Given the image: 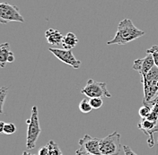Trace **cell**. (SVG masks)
I'll return each instance as SVG.
<instances>
[{
	"label": "cell",
	"instance_id": "obj_23",
	"mask_svg": "<svg viewBox=\"0 0 158 155\" xmlns=\"http://www.w3.org/2000/svg\"><path fill=\"white\" fill-rule=\"evenodd\" d=\"M76 155H92L90 153H88L84 147H82V146H80V148H79L78 150H77V152H76Z\"/></svg>",
	"mask_w": 158,
	"mask_h": 155
},
{
	"label": "cell",
	"instance_id": "obj_25",
	"mask_svg": "<svg viewBox=\"0 0 158 155\" xmlns=\"http://www.w3.org/2000/svg\"><path fill=\"white\" fill-rule=\"evenodd\" d=\"M15 60V58L14 54L12 53V54L9 56V58H8V63H13Z\"/></svg>",
	"mask_w": 158,
	"mask_h": 155
},
{
	"label": "cell",
	"instance_id": "obj_18",
	"mask_svg": "<svg viewBox=\"0 0 158 155\" xmlns=\"http://www.w3.org/2000/svg\"><path fill=\"white\" fill-rule=\"evenodd\" d=\"M147 54L152 55L154 61H155V64L158 67V45H154L150 49H148L147 50Z\"/></svg>",
	"mask_w": 158,
	"mask_h": 155
},
{
	"label": "cell",
	"instance_id": "obj_4",
	"mask_svg": "<svg viewBox=\"0 0 158 155\" xmlns=\"http://www.w3.org/2000/svg\"><path fill=\"white\" fill-rule=\"evenodd\" d=\"M100 151L102 155H119L121 145L120 134H118V131H115L108 136L101 139Z\"/></svg>",
	"mask_w": 158,
	"mask_h": 155
},
{
	"label": "cell",
	"instance_id": "obj_19",
	"mask_svg": "<svg viewBox=\"0 0 158 155\" xmlns=\"http://www.w3.org/2000/svg\"><path fill=\"white\" fill-rule=\"evenodd\" d=\"M16 132V126L13 123H6L4 127V132L3 134L6 135H13Z\"/></svg>",
	"mask_w": 158,
	"mask_h": 155
},
{
	"label": "cell",
	"instance_id": "obj_26",
	"mask_svg": "<svg viewBox=\"0 0 158 155\" xmlns=\"http://www.w3.org/2000/svg\"><path fill=\"white\" fill-rule=\"evenodd\" d=\"M153 103H158V95L156 96V98L153 100V101H151V102H149L148 104H146V105H151V104H153Z\"/></svg>",
	"mask_w": 158,
	"mask_h": 155
},
{
	"label": "cell",
	"instance_id": "obj_27",
	"mask_svg": "<svg viewBox=\"0 0 158 155\" xmlns=\"http://www.w3.org/2000/svg\"><path fill=\"white\" fill-rule=\"evenodd\" d=\"M23 155H36V154H31V153H27V152H23Z\"/></svg>",
	"mask_w": 158,
	"mask_h": 155
},
{
	"label": "cell",
	"instance_id": "obj_11",
	"mask_svg": "<svg viewBox=\"0 0 158 155\" xmlns=\"http://www.w3.org/2000/svg\"><path fill=\"white\" fill-rule=\"evenodd\" d=\"M45 38L47 39L48 43H49L50 45L59 46V44H62L64 36L58 30L49 29L45 32Z\"/></svg>",
	"mask_w": 158,
	"mask_h": 155
},
{
	"label": "cell",
	"instance_id": "obj_29",
	"mask_svg": "<svg viewBox=\"0 0 158 155\" xmlns=\"http://www.w3.org/2000/svg\"><path fill=\"white\" fill-rule=\"evenodd\" d=\"M157 144H158V141H157Z\"/></svg>",
	"mask_w": 158,
	"mask_h": 155
},
{
	"label": "cell",
	"instance_id": "obj_20",
	"mask_svg": "<svg viewBox=\"0 0 158 155\" xmlns=\"http://www.w3.org/2000/svg\"><path fill=\"white\" fill-rule=\"evenodd\" d=\"M90 103L93 107V108L98 109L102 106L103 101H102V98H90Z\"/></svg>",
	"mask_w": 158,
	"mask_h": 155
},
{
	"label": "cell",
	"instance_id": "obj_5",
	"mask_svg": "<svg viewBox=\"0 0 158 155\" xmlns=\"http://www.w3.org/2000/svg\"><path fill=\"white\" fill-rule=\"evenodd\" d=\"M81 93L87 98L111 97V94L108 92L105 83L97 82L93 79H89L86 85L81 90Z\"/></svg>",
	"mask_w": 158,
	"mask_h": 155
},
{
	"label": "cell",
	"instance_id": "obj_9",
	"mask_svg": "<svg viewBox=\"0 0 158 155\" xmlns=\"http://www.w3.org/2000/svg\"><path fill=\"white\" fill-rule=\"evenodd\" d=\"M138 128L148 136V146L149 148H153L155 145L154 134L158 132V122L151 121L148 118H142L138 124Z\"/></svg>",
	"mask_w": 158,
	"mask_h": 155
},
{
	"label": "cell",
	"instance_id": "obj_17",
	"mask_svg": "<svg viewBox=\"0 0 158 155\" xmlns=\"http://www.w3.org/2000/svg\"><path fill=\"white\" fill-rule=\"evenodd\" d=\"M151 111H152L151 107L149 106V105L143 104V106L139 108V110H138V114H139V116H141V118H146V117H148L150 115Z\"/></svg>",
	"mask_w": 158,
	"mask_h": 155
},
{
	"label": "cell",
	"instance_id": "obj_6",
	"mask_svg": "<svg viewBox=\"0 0 158 155\" xmlns=\"http://www.w3.org/2000/svg\"><path fill=\"white\" fill-rule=\"evenodd\" d=\"M10 22H23L24 18L20 14L19 8L16 6L10 5L8 3L0 4V22L2 24H6Z\"/></svg>",
	"mask_w": 158,
	"mask_h": 155
},
{
	"label": "cell",
	"instance_id": "obj_28",
	"mask_svg": "<svg viewBox=\"0 0 158 155\" xmlns=\"http://www.w3.org/2000/svg\"><path fill=\"white\" fill-rule=\"evenodd\" d=\"M60 155H63V153H61V154H60Z\"/></svg>",
	"mask_w": 158,
	"mask_h": 155
},
{
	"label": "cell",
	"instance_id": "obj_10",
	"mask_svg": "<svg viewBox=\"0 0 158 155\" xmlns=\"http://www.w3.org/2000/svg\"><path fill=\"white\" fill-rule=\"evenodd\" d=\"M100 141L101 139L97 137H92L89 135H85L79 140L78 144L92 155H102L100 151Z\"/></svg>",
	"mask_w": 158,
	"mask_h": 155
},
{
	"label": "cell",
	"instance_id": "obj_12",
	"mask_svg": "<svg viewBox=\"0 0 158 155\" xmlns=\"http://www.w3.org/2000/svg\"><path fill=\"white\" fill-rule=\"evenodd\" d=\"M78 43V39L73 32H69L67 33L66 36H64L63 40H62V47L64 49H72L75 48Z\"/></svg>",
	"mask_w": 158,
	"mask_h": 155
},
{
	"label": "cell",
	"instance_id": "obj_22",
	"mask_svg": "<svg viewBox=\"0 0 158 155\" xmlns=\"http://www.w3.org/2000/svg\"><path fill=\"white\" fill-rule=\"evenodd\" d=\"M123 151H124V153L125 155H138L135 152H133L131 149H130V147L128 145H124L123 147Z\"/></svg>",
	"mask_w": 158,
	"mask_h": 155
},
{
	"label": "cell",
	"instance_id": "obj_3",
	"mask_svg": "<svg viewBox=\"0 0 158 155\" xmlns=\"http://www.w3.org/2000/svg\"><path fill=\"white\" fill-rule=\"evenodd\" d=\"M28 125L27 129V138H26V147L28 149H33L35 147L36 142L41 133V129L39 122V111L36 105L32 107L31 114L29 119L26 121Z\"/></svg>",
	"mask_w": 158,
	"mask_h": 155
},
{
	"label": "cell",
	"instance_id": "obj_2",
	"mask_svg": "<svg viewBox=\"0 0 158 155\" xmlns=\"http://www.w3.org/2000/svg\"><path fill=\"white\" fill-rule=\"evenodd\" d=\"M143 84L144 99L143 104L153 101L158 95V67L155 66L141 82Z\"/></svg>",
	"mask_w": 158,
	"mask_h": 155
},
{
	"label": "cell",
	"instance_id": "obj_7",
	"mask_svg": "<svg viewBox=\"0 0 158 155\" xmlns=\"http://www.w3.org/2000/svg\"><path fill=\"white\" fill-rule=\"evenodd\" d=\"M49 50L63 63L69 65L75 69H78L81 66V61L75 58L72 49H60L55 48H49Z\"/></svg>",
	"mask_w": 158,
	"mask_h": 155
},
{
	"label": "cell",
	"instance_id": "obj_13",
	"mask_svg": "<svg viewBox=\"0 0 158 155\" xmlns=\"http://www.w3.org/2000/svg\"><path fill=\"white\" fill-rule=\"evenodd\" d=\"M12 53L13 52L10 50L9 43L6 42L0 46V65H1V67L4 68L6 67V64L8 63V58Z\"/></svg>",
	"mask_w": 158,
	"mask_h": 155
},
{
	"label": "cell",
	"instance_id": "obj_1",
	"mask_svg": "<svg viewBox=\"0 0 158 155\" xmlns=\"http://www.w3.org/2000/svg\"><path fill=\"white\" fill-rule=\"evenodd\" d=\"M145 35V31L138 29L130 19H123L118 23L114 38L109 40L107 45H125Z\"/></svg>",
	"mask_w": 158,
	"mask_h": 155
},
{
	"label": "cell",
	"instance_id": "obj_21",
	"mask_svg": "<svg viewBox=\"0 0 158 155\" xmlns=\"http://www.w3.org/2000/svg\"><path fill=\"white\" fill-rule=\"evenodd\" d=\"M38 155H49V151L48 146H42L40 147L38 152Z\"/></svg>",
	"mask_w": 158,
	"mask_h": 155
},
{
	"label": "cell",
	"instance_id": "obj_24",
	"mask_svg": "<svg viewBox=\"0 0 158 155\" xmlns=\"http://www.w3.org/2000/svg\"><path fill=\"white\" fill-rule=\"evenodd\" d=\"M5 125H6V123H5L4 121H0V133H2V134H3V132H4Z\"/></svg>",
	"mask_w": 158,
	"mask_h": 155
},
{
	"label": "cell",
	"instance_id": "obj_8",
	"mask_svg": "<svg viewBox=\"0 0 158 155\" xmlns=\"http://www.w3.org/2000/svg\"><path fill=\"white\" fill-rule=\"evenodd\" d=\"M156 66L152 55L148 54L144 58L136 59L133 64V69L138 72L141 76V82L146 78L147 75L151 71V69Z\"/></svg>",
	"mask_w": 158,
	"mask_h": 155
},
{
	"label": "cell",
	"instance_id": "obj_14",
	"mask_svg": "<svg viewBox=\"0 0 158 155\" xmlns=\"http://www.w3.org/2000/svg\"><path fill=\"white\" fill-rule=\"evenodd\" d=\"M79 109L82 113H89L92 111L93 109V107L90 103V99H87V98H85L81 100V102L79 103Z\"/></svg>",
	"mask_w": 158,
	"mask_h": 155
},
{
	"label": "cell",
	"instance_id": "obj_16",
	"mask_svg": "<svg viewBox=\"0 0 158 155\" xmlns=\"http://www.w3.org/2000/svg\"><path fill=\"white\" fill-rule=\"evenodd\" d=\"M9 87H2L0 89V113H3V108H4V104H5V100L7 95Z\"/></svg>",
	"mask_w": 158,
	"mask_h": 155
},
{
	"label": "cell",
	"instance_id": "obj_15",
	"mask_svg": "<svg viewBox=\"0 0 158 155\" xmlns=\"http://www.w3.org/2000/svg\"><path fill=\"white\" fill-rule=\"evenodd\" d=\"M47 146L49 148V155H60L62 153V152L59 149L58 144L55 141H53V140H50L48 143Z\"/></svg>",
	"mask_w": 158,
	"mask_h": 155
}]
</instances>
